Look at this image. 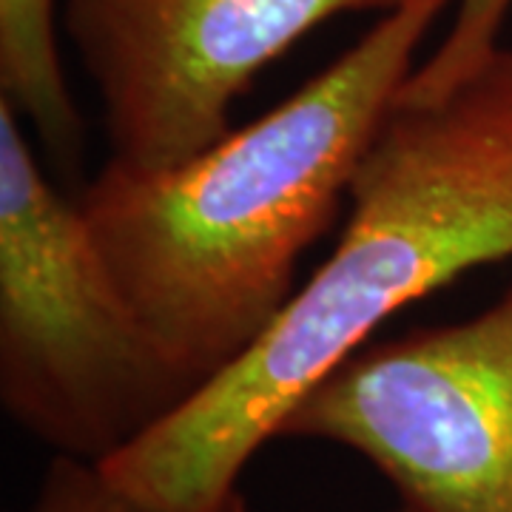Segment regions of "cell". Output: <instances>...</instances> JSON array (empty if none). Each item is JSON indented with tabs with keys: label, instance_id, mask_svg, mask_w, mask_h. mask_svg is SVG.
I'll return each instance as SVG.
<instances>
[{
	"label": "cell",
	"instance_id": "obj_1",
	"mask_svg": "<svg viewBox=\"0 0 512 512\" xmlns=\"http://www.w3.org/2000/svg\"><path fill=\"white\" fill-rule=\"evenodd\" d=\"M336 248L262 339L100 464L140 512H248L242 476L299 402L390 316L512 259V46L402 97L348 191Z\"/></svg>",
	"mask_w": 512,
	"mask_h": 512
},
{
	"label": "cell",
	"instance_id": "obj_2",
	"mask_svg": "<svg viewBox=\"0 0 512 512\" xmlns=\"http://www.w3.org/2000/svg\"><path fill=\"white\" fill-rule=\"evenodd\" d=\"M450 0H404L248 126L163 171L106 160L74 202L128 302L200 390L296 293L302 254L348 200L424 35Z\"/></svg>",
	"mask_w": 512,
	"mask_h": 512
},
{
	"label": "cell",
	"instance_id": "obj_3",
	"mask_svg": "<svg viewBox=\"0 0 512 512\" xmlns=\"http://www.w3.org/2000/svg\"><path fill=\"white\" fill-rule=\"evenodd\" d=\"M194 393L0 100L3 413L55 456L103 464Z\"/></svg>",
	"mask_w": 512,
	"mask_h": 512
},
{
	"label": "cell",
	"instance_id": "obj_4",
	"mask_svg": "<svg viewBox=\"0 0 512 512\" xmlns=\"http://www.w3.org/2000/svg\"><path fill=\"white\" fill-rule=\"evenodd\" d=\"M279 439L362 456L410 512H512V285L470 319L367 342Z\"/></svg>",
	"mask_w": 512,
	"mask_h": 512
},
{
	"label": "cell",
	"instance_id": "obj_5",
	"mask_svg": "<svg viewBox=\"0 0 512 512\" xmlns=\"http://www.w3.org/2000/svg\"><path fill=\"white\" fill-rule=\"evenodd\" d=\"M404 0H63L60 29L97 94L109 160L163 171L231 131L256 74L316 26Z\"/></svg>",
	"mask_w": 512,
	"mask_h": 512
},
{
	"label": "cell",
	"instance_id": "obj_6",
	"mask_svg": "<svg viewBox=\"0 0 512 512\" xmlns=\"http://www.w3.org/2000/svg\"><path fill=\"white\" fill-rule=\"evenodd\" d=\"M57 0H0V100L35 128L63 171L83 154V117L57 49Z\"/></svg>",
	"mask_w": 512,
	"mask_h": 512
},
{
	"label": "cell",
	"instance_id": "obj_7",
	"mask_svg": "<svg viewBox=\"0 0 512 512\" xmlns=\"http://www.w3.org/2000/svg\"><path fill=\"white\" fill-rule=\"evenodd\" d=\"M23 512H140L111 484L100 464L55 456Z\"/></svg>",
	"mask_w": 512,
	"mask_h": 512
},
{
	"label": "cell",
	"instance_id": "obj_8",
	"mask_svg": "<svg viewBox=\"0 0 512 512\" xmlns=\"http://www.w3.org/2000/svg\"><path fill=\"white\" fill-rule=\"evenodd\" d=\"M393 512H410V510H404V507H399V510H393Z\"/></svg>",
	"mask_w": 512,
	"mask_h": 512
}]
</instances>
